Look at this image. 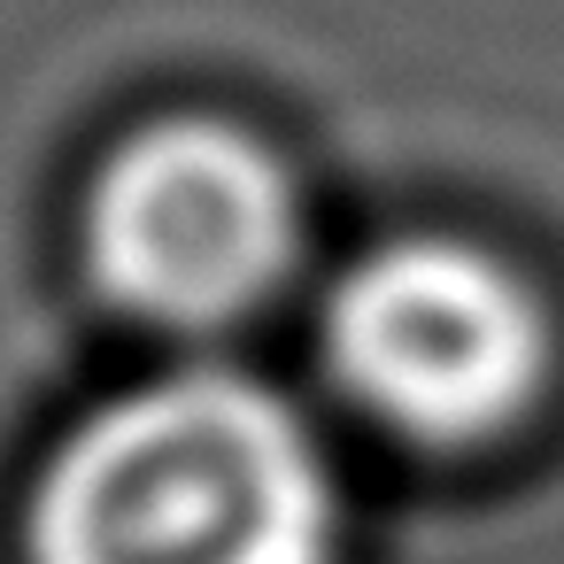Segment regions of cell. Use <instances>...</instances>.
I'll use <instances>...</instances> for the list:
<instances>
[{"label": "cell", "instance_id": "cell-1", "mask_svg": "<svg viewBox=\"0 0 564 564\" xmlns=\"http://www.w3.org/2000/svg\"><path fill=\"white\" fill-rule=\"evenodd\" d=\"M333 471L240 371H171L94 410L32 487V564H325Z\"/></svg>", "mask_w": 564, "mask_h": 564}, {"label": "cell", "instance_id": "cell-2", "mask_svg": "<svg viewBox=\"0 0 564 564\" xmlns=\"http://www.w3.org/2000/svg\"><path fill=\"white\" fill-rule=\"evenodd\" d=\"M325 364L364 417L425 448H471L518 425L541 394L549 317L487 248L410 232L348 263L333 286Z\"/></svg>", "mask_w": 564, "mask_h": 564}, {"label": "cell", "instance_id": "cell-3", "mask_svg": "<svg viewBox=\"0 0 564 564\" xmlns=\"http://www.w3.org/2000/svg\"><path fill=\"white\" fill-rule=\"evenodd\" d=\"M86 256L101 294L132 317L217 333L256 317L286 286L302 256V202L248 132L171 117L132 132L101 163Z\"/></svg>", "mask_w": 564, "mask_h": 564}]
</instances>
